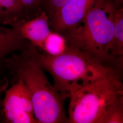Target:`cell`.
Segmentation results:
<instances>
[{
  "label": "cell",
  "mask_w": 123,
  "mask_h": 123,
  "mask_svg": "<svg viewBox=\"0 0 123 123\" xmlns=\"http://www.w3.org/2000/svg\"><path fill=\"white\" fill-rule=\"evenodd\" d=\"M116 6L111 0H97L81 22L60 34L68 46L121 74L123 58L114 57L110 53Z\"/></svg>",
  "instance_id": "obj_1"
},
{
  "label": "cell",
  "mask_w": 123,
  "mask_h": 123,
  "mask_svg": "<svg viewBox=\"0 0 123 123\" xmlns=\"http://www.w3.org/2000/svg\"><path fill=\"white\" fill-rule=\"evenodd\" d=\"M5 66L11 82L20 79L26 85L31 94L34 114L38 123H68V117L64 106L66 97L49 82L29 48L10 56L6 59Z\"/></svg>",
  "instance_id": "obj_2"
},
{
  "label": "cell",
  "mask_w": 123,
  "mask_h": 123,
  "mask_svg": "<svg viewBox=\"0 0 123 123\" xmlns=\"http://www.w3.org/2000/svg\"><path fill=\"white\" fill-rule=\"evenodd\" d=\"M68 96V123H101L110 106L123 97L121 77L110 70L87 82L73 84Z\"/></svg>",
  "instance_id": "obj_3"
},
{
  "label": "cell",
  "mask_w": 123,
  "mask_h": 123,
  "mask_svg": "<svg viewBox=\"0 0 123 123\" xmlns=\"http://www.w3.org/2000/svg\"><path fill=\"white\" fill-rule=\"evenodd\" d=\"M29 50L43 70L52 76L54 87L66 98L73 84L87 82L111 70L69 46L64 53L55 56L40 51L31 44Z\"/></svg>",
  "instance_id": "obj_4"
},
{
  "label": "cell",
  "mask_w": 123,
  "mask_h": 123,
  "mask_svg": "<svg viewBox=\"0 0 123 123\" xmlns=\"http://www.w3.org/2000/svg\"><path fill=\"white\" fill-rule=\"evenodd\" d=\"M12 85L5 91L4 98L0 114L3 122L38 123L36 119L31 94L22 80L11 82Z\"/></svg>",
  "instance_id": "obj_5"
},
{
  "label": "cell",
  "mask_w": 123,
  "mask_h": 123,
  "mask_svg": "<svg viewBox=\"0 0 123 123\" xmlns=\"http://www.w3.org/2000/svg\"><path fill=\"white\" fill-rule=\"evenodd\" d=\"M97 0H69L49 19L51 31L61 33L81 22Z\"/></svg>",
  "instance_id": "obj_6"
},
{
  "label": "cell",
  "mask_w": 123,
  "mask_h": 123,
  "mask_svg": "<svg viewBox=\"0 0 123 123\" xmlns=\"http://www.w3.org/2000/svg\"><path fill=\"white\" fill-rule=\"evenodd\" d=\"M11 26L18 30L22 37L38 50L51 30L49 18L46 13L43 12L29 19H23L13 23Z\"/></svg>",
  "instance_id": "obj_7"
},
{
  "label": "cell",
  "mask_w": 123,
  "mask_h": 123,
  "mask_svg": "<svg viewBox=\"0 0 123 123\" xmlns=\"http://www.w3.org/2000/svg\"><path fill=\"white\" fill-rule=\"evenodd\" d=\"M30 44L15 28L0 26V77L6 73V59L14 53L26 50Z\"/></svg>",
  "instance_id": "obj_8"
},
{
  "label": "cell",
  "mask_w": 123,
  "mask_h": 123,
  "mask_svg": "<svg viewBox=\"0 0 123 123\" xmlns=\"http://www.w3.org/2000/svg\"><path fill=\"white\" fill-rule=\"evenodd\" d=\"M20 0H0V24L11 25L25 19Z\"/></svg>",
  "instance_id": "obj_9"
},
{
  "label": "cell",
  "mask_w": 123,
  "mask_h": 123,
  "mask_svg": "<svg viewBox=\"0 0 123 123\" xmlns=\"http://www.w3.org/2000/svg\"><path fill=\"white\" fill-rule=\"evenodd\" d=\"M110 53L114 57L123 58V10L119 6H116L114 11V32Z\"/></svg>",
  "instance_id": "obj_10"
},
{
  "label": "cell",
  "mask_w": 123,
  "mask_h": 123,
  "mask_svg": "<svg viewBox=\"0 0 123 123\" xmlns=\"http://www.w3.org/2000/svg\"><path fill=\"white\" fill-rule=\"evenodd\" d=\"M67 48L68 45L64 37L60 33L51 31L39 51L55 56L63 53Z\"/></svg>",
  "instance_id": "obj_11"
},
{
  "label": "cell",
  "mask_w": 123,
  "mask_h": 123,
  "mask_svg": "<svg viewBox=\"0 0 123 123\" xmlns=\"http://www.w3.org/2000/svg\"><path fill=\"white\" fill-rule=\"evenodd\" d=\"M123 123V97L110 106L106 112L101 123Z\"/></svg>",
  "instance_id": "obj_12"
},
{
  "label": "cell",
  "mask_w": 123,
  "mask_h": 123,
  "mask_svg": "<svg viewBox=\"0 0 123 123\" xmlns=\"http://www.w3.org/2000/svg\"><path fill=\"white\" fill-rule=\"evenodd\" d=\"M69 0H43L42 4L45 6L44 12L50 19L56 12Z\"/></svg>",
  "instance_id": "obj_13"
},
{
  "label": "cell",
  "mask_w": 123,
  "mask_h": 123,
  "mask_svg": "<svg viewBox=\"0 0 123 123\" xmlns=\"http://www.w3.org/2000/svg\"><path fill=\"white\" fill-rule=\"evenodd\" d=\"M23 9L34 10L38 9L42 4L43 0H20Z\"/></svg>",
  "instance_id": "obj_14"
},
{
  "label": "cell",
  "mask_w": 123,
  "mask_h": 123,
  "mask_svg": "<svg viewBox=\"0 0 123 123\" xmlns=\"http://www.w3.org/2000/svg\"><path fill=\"white\" fill-rule=\"evenodd\" d=\"M10 81L7 77L4 76L0 79V113L2 106L3 99L2 95L4 93L6 90L8 88Z\"/></svg>",
  "instance_id": "obj_15"
},
{
  "label": "cell",
  "mask_w": 123,
  "mask_h": 123,
  "mask_svg": "<svg viewBox=\"0 0 123 123\" xmlns=\"http://www.w3.org/2000/svg\"><path fill=\"white\" fill-rule=\"evenodd\" d=\"M112 0L114 3V4L119 6H120V5L123 2V0Z\"/></svg>",
  "instance_id": "obj_16"
}]
</instances>
